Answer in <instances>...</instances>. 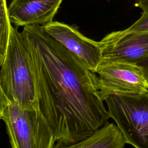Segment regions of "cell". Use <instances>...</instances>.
Masks as SVG:
<instances>
[{"mask_svg": "<svg viewBox=\"0 0 148 148\" xmlns=\"http://www.w3.org/2000/svg\"><path fill=\"white\" fill-rule=\"evenodd\" d=\"M63 0H12L8 7L10 22L17 27L40 25L50 22Z\"/></svg>", "mask_w": 148, "mask_h": 148, "instance_id": "obj_8", "label": "cell"}, {"mask_svg": "<svg viewBox=\"0 0 148 148\" xmlns=\"http://www.w3.org/2000/svg\"><path fill=\"white\" fill-rule=\"evenodd\" d=\"M45 31L58 43L79 58L95 73L102 60V48L99 42L86 37L75 27L58 21L42 26Z\"/></svg>", "mask_w": 148, "mask_h": 148, "instance_id": "obj_6", "label": "cell"}, {"mask_svg": "<svg viewBox=\"0 0 148 148\" xmlns=\"http://www.w3.org/2000/svg\"><path fill=\"white\" fill-rule=\"evenodd\" d=\"M0 119L12 148H53L54 133L39 109H23L0 94Z\"/></svg>", "mask_w": 148, "mask_h": 148, "instance_id": "obj_3", "label": "cell"}, {"mask_svg": "<svg viewBox=\"0 0 148 148\" xmlns=\"http://www.w3.org/2000/svg\"><path fill=\"white\" fill-rule=\"evenodd\" d=\"M135 6L141 9L143 12L148 11V0H137Z\"/></svg>", "mask_w": 148, "mask_h": 148, "instance_id": "obj_13", "label": "cell"}, {"mask_svg": "<svg viewBox=\"0 0 148 148\" xmlns=\"http://www.w3.org/2000/svg\"><path fill=\"white\" fill-rule=\"evenodd\" d=\"M11 22L9 16L8 7L6 0H1L0 9V57L3 56L6 51L9 44Z\"/></svg>", "mask_w": 148, "mask_h": 148, "instance_id": "obj_10", "label": "cell"}, {"mask_svg": "<svg viewBox=\"0 0 148 148\" xmlns=\"http://www.w3.org/2000/svg\"><path fill=\"white\" fill-rule=\"evenodd\" d=\"M104 101L109 117L122 132L126 143L135 148H148V91L112 95Z\"/></svg>", "mask_w": 148, "mask_h": 148, "instance_id": "obj_4", "label": "cell"}, {"mask_svg": "<svg viewBox=\"0 0 148 148\" xmlns=\"http://www.w3.org/2000/svg\"><path fill=\"white\" fill-rule=\"evenodd\" d=\"M32 47L39 109L56 142L68 145L92 135L110 118L99 93L97 74L42 26L24 27Z\"/></svg>", "mask_w": 148, "mask_h": 148, "instance_id": "obj_1", "label": "cell"}, {"mask_svg": "<svg viewBox=\"0 0 148 148\" xmlns=\"http://www.w3.org/2000/svg\"><path fill=\"white\" fill-rule=\"evenodd\" d=\"M102 60H112L136 64L148 57V31L112 32L99 41Z\"/></svg>", "mask_w": 148, "mask_h": 148, "instance_id": "obj_7", "label": "cell"}, {"mask_svg": "<svg viewBox=\"0 0 148 148\" xmlns=\"http://www.w3.org/2000/svg\"><path fill=\"white\" fill-rule=\"evenodd\" d=\"M127 32L148 31V11L143 12L142 16L132 25L125 29Z\"/></svg>", "mask_w": 148, "mask_h": 148, "instance_id": "obj_11", "label": "cell"}, {"mask_svg": "<svg viewBox=\"0 0 148 148\" xmlns=\"http://www.w3.org/2000/svg\"><path fill=\"white\" fill-rule=\"evenodd\" d=\"M140 67L145 79L148 84V57L144 58L136 64Z\"/></svg>", "mask_w": 148, "mask_h": 148, "instance_id": "obj_12", "label": "cell"}, {"mask_svg": "<svg viewBox=\"0 0 148 148\" xmlns=\"http://www.w3.org/2000/svg\"><path fill=\"white\" fill-rule=\"evenodd\" d=\"M95 73L103 101L112 95L136 94L148 91L142 69L136 64L102 60Z\"/></svg>", "mask_w": 148, "mask_h": 148, "instance_id": "obj_5", "label": "cell"}, {"mask_svg": "<svg viewBox=\"0 0 148 148\" xmlns=\"http://www.w3.org/2000/svg\"><path fill=\"white\" fill-rule=\"evenodd\" d=\"M0 94L23 109H39L32 45L24 31L12 26L8 48L0 57Z\"/></svg>", "mask_w": 148, "mask_h": 148, "instance_id": "obj_2", "label": "cell"}, {"mask_svg": "<svg viewBox=\"0 0 148 148\" xmlns=\"http://www.w3.org/2000/svg\"><path fill=\"white\" fill-rule=\"evenodd\" d=\"M126 142L116 124L108 123L87 138L65 145L56 142L53 148H124Z\"/></svg>", "mask_w": 148, "mask_h": 148, "instance_id": "obj_9", "label": "cell"}]
</instances>
